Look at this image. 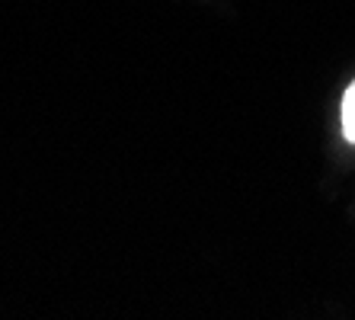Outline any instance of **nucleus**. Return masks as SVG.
Instances as JSON below:
<instances>
[{"mask_svg": "<svg viewBox=\"0 0 355 320\" xmlns=\"http://www.w3.org/2000/svg\"><path fill=\"white\" fill-rule=\"evenodd\" d=\"M343 135L355 144V81L349 83L346 96H343Z\"/></svg>", "mask_w": 355, "mask_h": 320, "instance_id": "obj_1", "label": "nucleus"}]
</instances>
